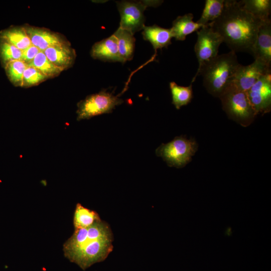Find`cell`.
<instances>
[{
  "instance_id": "obj_3",
  "label": "cell",
  "mask_w": 271,
  "mask_h": 271,
  "mask_svg": "<svg viewBox=\"0 0 271 271\" xmlns=\"http://www.w3.org/2000/svg\"><path fill=\"white\" fill-rule=\"evenodd\" d=\"M239 63L236 53L218 55L200 69L197 76L203 77V85L208 93L219 98L231 85Z\"/></svg>"
},
{
  "instance_id": "obj_1",
  "label": "cell",
  "mask_w": 271,
  "mask_h": 271,
  "mask_svg": "<svg viewBox=\"0 0 271 271\" xmlns=\"http://www.w3.org/2000/svg\"><path fill=\"white\" fill-rule=\"evenodd\" d=\"M113 236L109 225L101 220L74 231L63 245L64 256L85 270L104 261L113 249Z\"/></svg>"
},
{
  "instance_id": "obj_27",
  "label": "cell",
  "mask_w": 271,
  "mask_h": 271,
  "mask_svg": "<svg viewBox=\"0 0 271 271\" xmlns=\"http://www.w3.org/2000/svg\"><path fill=\"white\" fill-rule=\"evenodd\" d=\"M40 51L36 47L32 44L30 46L22 51L21 60L28 65L34 59Z\"/></svg>"
},
{
  "instance_id": "obj_4",
  "label": "cell",
  "mask_w": 271,
  "mask_h": 271,
  "mask_svg": "<svg viewBox=\"0 0 271 271\" xmlns=\"http://www.w3.org/2000/svg\"><path fill=\"white\" fill-rule=\"evenodd\" d=\"M228 117L243 127L250 125L257 115L246 92L231 85L219 97Z\"/></svg>"
},
{
  "instance_id": "obj_2",
  "label": "cell",
  "mask_w": 271,
  "mask_h": 271,
  "mask_svg": "<svg viewBox=\"0 0 271 271\" xmlns=\"http://www.w3.org/2000/svg\"><path fill=\"white\" fill-rule=\"evenodd\" d=\"M262 22L246 11L239 1L225 0L221 14L208 26L220 35L231 51L251 54Z\"/></svg>"
},
{
  "instance_id": "obj_17",
  "label": "cell",
  "mask_w": 271,
  "mask_h": 271,
  "mask_svg": "<svg viewBox=\"0 0 271 271\" xmlns=\"http://www.w3.org/2000/svg\"><path fill=\"white\" fill-rule=\"evenodd\" d=\"M113 35L117 40L118 53L122 63L131 60L133 58L136 42L133 35L118 27Z\"/></svg>"
},
{
  "instance_id": "obj_19",
  "label": "cell",
  "mask_w": 271,
  "mask_h": 271,
  "mask_svg": "<svg viewBox=\"0 0 271 271\" xmlns=\"http://www.w3.org/2000/svg\"><path fill=\"white\" fill-rule=\"evenodd\" d=\"M101 220L96 211L84 207L80 203L76 204L73 216L74 229L88 227Z\"/></svg>"
},
{
  "instance_id": "obj_24",
  "label": "cell",
  "mask_w": 271,
  "mask_h": 271,
  "mask_svg": "<svg viewBox=\"0 0 271 271\" xmlns=\"http://www.w3.org/2000/svg\"><path fill=\"white\" fill-rule=\"evenodd\" d=\"M28 65L22 60L10 62L7 65V72L10 80L16 85L22 86L23 74Z\"/></svg>"
},
{
  "instance_id": "obj_23",
  "label": "cell",
  "mask_w": 271,
  "mask_h": 271,
  "mask_svg": "<svg viewBox=\"0 0 271 271\" xmlns=\"http://www.w3.org/2000/svg\"><path fill=\"white\" fill-rule=\"evenodd\" d=\"M6 42L23 51L32 45L24 28H14L4 31L2 34Z\"/></svg>"
},
{
  "instance_id": "obj_10",
  "label": "cell",
  "mask_w": 271,
  "mask_h": 271,
  "mask_svg": "<svg viewBox=\"0 0 271 271\" xmlns=\"http://www.w3.org/2000/svg\"><path fill=\"white\" fill-rule=\"evenodd\" d=\"M269 72H271L270 67L259 59H254L249 65H239L231 85L246 92L262 75Z\"/></svg>"
},
{
  "instance_id": "obj_11",
  "label": "cell",
  "mask_w": 271,
  "mask_h": 271,
  "mask_svg": "<svg viewBox=\"0 0 271 271\" xmlns=\"http://www.w3.org/2000/svg\"><path fill=\"white\" fill-rule=\"evenodd\" d=\"M251 54L271 67V21L261 24L253 47Z\"/></svg>"
},
{
  "instance_id": "obj_15",
  "label": "cell",
  "mask_w": 271,
  "mask_h": 271,
  "mask_svg": "<svg viewBox=\"0 0 271 271\" xmlns=\"http://www.w3.org/2000/svg\"><path fill=\"white\" fill-rule=\"evenodd\" d=\"M142 35L145 40L150 42L154 50L167 48L171 44L173 36L170 29L162 28L157 25L145 26Z\"/></svg>"
},
{
  "instance_id": "obj_21",
  "label": "cell",
  "mask_w": 271,
  "mask_h": 271,
  "mask_svg": "<svg viewBox=\"0 0 271 271\" xmlns=\"http://www.w3.org/2000/svg\"><path fill=\"white\" fill-rule=\"evenodd\" d=\"M172 104L175 108L179 109L183 106L189 103L193 97L192 84L188 86L178 85L174 81L170 83Z\"/></svg>"
},
{
  "instance_id": "obj_26",
  "label": "cell",
  "mask_w": 271,
  "mask_h": 271,
  "mask_svg": "<svg viewBox=\"0 0 271 271\" xmlns=\"http://www.w3.org/2000/svg\"><path fill=\"white\" fill-rule=\"evenodd\" d=\"M0 52L3 59L7 63L14 61L21 60L22 51L6 42L1 44Z\"/></svg>"
},
{
  "instance_id": "obj_16",
  "label": "cell",
  "mask_w": 271,
  "mask_h": 271,
  "mask_svg": "<svg viewBox=\"0 0 271 271\" xmlns=\"http://www.w3.org/2000/svg\"><path fill=\"white\" fill-rule=\"evenodd\" d=\"M192 14L188 13L178 16L174 20L170 28L173 38L177 41H184L187 35L203 27L197 22H194Z\"/></svg>"
},
{
  "instance_id": "obj_6",
  "label": "cell",
  "mask_w": 271,
  "mask_h": 271,
  "mask_svg": "<svg viewBox=\"0 0 271 271\" xmlns=\"http://www.w3.org/2000/svg\"><path fill=\"white\" fill-rule=\"evenodd\" d=\"M119 96L114 95L113 92L107 89L87 96L77 104V119H88L102 114L111 113L116 106L123 102Z\"/></svg>"
},
{
  "instance_id": "obj_20",
  "label": "cell",
  "mask_w": 271,
  "mask_h": 271,
  "mask_svg": "<svg viewBox=\"0 0 271 271\" xmlns=\"http://www.w3.org/2000/svg\"><path fill=\"white\" fill-rule=\"evenodd\" d=\"M28 66L35 68L47 78L55 77L65 70L54 65L41 51L37 54Z\"/></svg>"
},
{
  "instance_id": "obj_18",
  "label": "cell",
  "mask_w": 271,
  "mask_h": 271,
  "mask_svg": "<svg viewBox=\"0 0 271 271\" xmlns=\"http://www.w3.org/2000/svg\"><path fill=\"white\" fill-rule=\"evenodd\" d=\"M243 9L262 22L270 21V0H242L239 1Z\"/></svg>"
},
{
  "instance_id": "obj_12",
  "label": "cell",
  "mask_w": 271,
  "mask_h": 271,
  "mask_svg": "<svg viewBox=\"0 0 271 271\" xmlns=\"http://www.w3.org/2000/svg\"><path fill=\"white\" fill-rule=\"evenodd\" d=\"M24 28L32 44L41 52L50 47L67 43L58 35L49 30L31 27Z\"/></svg>"
},
{
  "instance_id": "obj_25",
  "label": "cell",
  "mask_w": 271,
  "mask_h": 271,
  "mask_svg": "<svg viewBox=\"0 0 271 271\" xmlns=\"http://www.w3.org/2000/svg\"><path fill=\"white\" fill-rule=\"evenodd\" d=\"M46 78L35 68L27 66L23 74L22 87H30L37 85Z\"/></svg>"
},
{
  "instance_id": "obj_9",
  "label": "cell",
  "mask_w": 271,
  "mask_h": 271,
  "mask_svg": "<svg viewBox=\"0 0 271 271\" xmlns=\"http://www.w3.org/2000/svg\"><path fill=\"white\" fill-rule=\"evenodd\" d=\"M256 114H264L271 110V72L262 75L246 92Z\"/></svg>"
},
{
  "instance_id": "obj_5",
  "label": "cell",
  "mask_w": 271,
  "mask_h": 271,
  "mask_svg": "<svg viewBox=\"0 0 271 271\" xmlns=\"http://www.w3.org/2000/svg\"><path fill=\"white\" fill-rule=\"evenodd\" d=\"M197 149L198 144L195 140L179 136L167 144H162L156 149V154L169 166L181 168L191 161Z\"/></svg>"
},
{
  "instance_id": "obj_14",
  "label": "cell",
  "mask_w": 271,
  "mask_h": 271,
  "mask_svg": "<svg viewBox=\"0 0 271 271\" xmlns=\"http://www.w3.org/2000/svg\"><path fill=\"white\" fill-rule=\"evenodd\" d=\"M43 53L54 65L64 69L72 65L76 55L75 51L67 43L50 47Z\"/></svg>"
},
{
  "instance_id": "obj_22",
  "label": "cell",
  "mask_w": 271,
  "mask_h": 271,
  "mask_svg": "<svg viewBox=\"0 0 271 271\" xmlns=\"http://www.w3.org/2000/svg\"><path fill=\"white\" fill-rule=\"evenodd\" d=\"M225 0H206L200 19L197 22L203 27L217 19L221 14Z\"/></svg>"
},
{
  "instance_id": "obj_13",
  "label": "cell",
  "mask_w": 271,
  "mask_h": 271,
  "mask_svg": "<svg viewBox=\"0 0 271 271\" xmlns=\"http://www.w3.org/2000/svg\"><path fill=\"white\" fill-rule=\"evenodd\" d=\"M91 55L94 59L104 61L122 63L117 40L113 35L95 43L92 48Z\"/></svg>"
},
{
  "instance_id": "obj_7",
  "label": "cell",
  "mask_w": 271,
  "mask_h": 271,
  "mask_svg": "<svg viewBox=\"0 0 271 271\" xmlns=\"http://www.w3.org/2000/svg\"><path fill=\"white\" fill-rule=\"evenodd\" d=\"M163 1H121L116 2V6L120 16L119 28L132 34L143 29L145 17L144 11L148 7H158Z\"/></svg>"
},
{
  "instance_id": "obj_8",
  "label": "cell",
  "mask_w": 271,
  "mask_h": 271,
  "mask_svg": "<svg viewBox=\"0 0 271 271\" xmlns=\"http://www.w3.org/2000/svg\"><path fill=\"white\" fill-rule=\"evenodd\" d=\"M197 38L194 51L199 66L191 84L195 80L200 69L205 65L218 56L220 45L223 43L222 38L209 26L201 28L197 31Z\"/></svg>"
}]
</instances>
